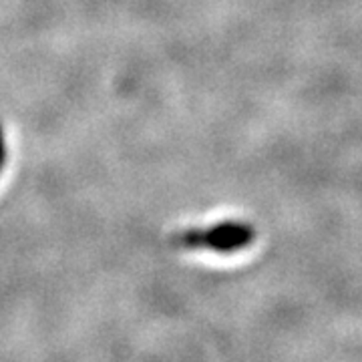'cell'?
I'll return each mask as SVG.
<instances>
[{"mask_svg": "<svg viewBox=\"0 0 362 362\" xmlns=\"http://www.w3.org/2000/svg\"><path fill=\"white\" fill-rule=\"evenodd\" d=\"M256 240V230L242 221H221L209 228H194L177 232L171 244L183 250H211L218 254H233Z\"/></svg>", "mask_w": 362, "mask_h": 362, "instance_id": "6da1fadb", "label": "cell"}, {"mask_svg": "<svg viewBox=\"0 0 362 362\" xmlns=\"http://www.w3.org/2000/svg\"><path fill=\"white\" fill-rule=\"evenodd\" d=\"M6 143H4V133H2V127H0V171L4 168V163H6Z\"/></svg>", "mask_w": 362, "mask_h": 362, "instance_id": "7a4b0ae2", "label": "cell"}]
</instances>
